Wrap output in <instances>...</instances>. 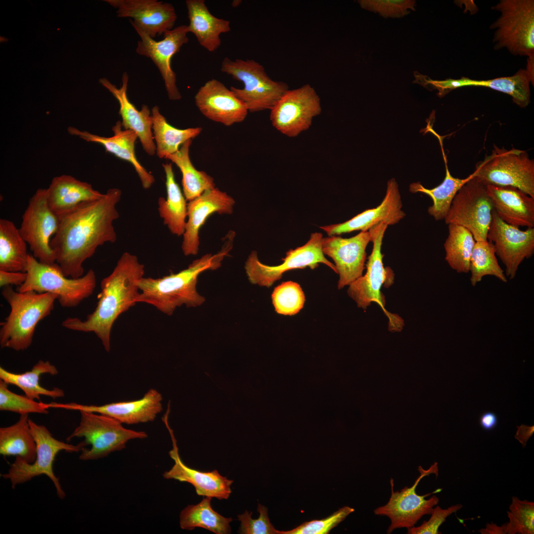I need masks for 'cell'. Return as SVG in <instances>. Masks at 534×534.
I'll return each instance as SVG.
<instances>
[{"label": "cell", "mask_w": 534, "mask_h": 534, "mask_svg": "<svg viewBox=\"0 0 534 534\" xmlns=\"http://www.w3.org/2000/svg\"><path fill=\"white\" fill-rule=\"evenodd\" d=\"M121 195L120 189L110 188L100 198L85 202L58 216V229L50 245L65 276H82L84 262L99 246L116 241L113 222L119 217L116 206Z\"/></svg>", "instance_id": "cell-1"}, {"label": "cell", "mask_w": 534, "mask_h": 534, "mask_svg": "<svg viewBox=\"0 0 534 534\" xmlns=\"http://www.w3.org/2000/svg\"><path fill=\"white\" fill-rule=\"evenodd\" d=\"M144 266L136 256L122 254L112 272L101 281V291L93 312L86 319L68 317L62 325L68 329L93 332L101 340L105 350L110 352L112 326L118 317L135 305L139 294L138 281L143 277Z\"/></svg>", "instance_id": "cell-2"}, {"label": "cell", "mask_w": 534, "mask_h": 534, "mask_svg": "<svg viewBox=\"0 0 534 534\" xmlns=\"http://www.w3.org/2000/svg\"><path fill=\"white\" fill-rule=\"evenodd\" d=\"M234 235L228 233L222 250L212 255L207 254L193 261L187 268L177 273L154 278L144 276L138 281L139 294L137 303L151 305L162 312L171 315L178 307L185 305L194 307L202 305L204 297L196 290L199 275L205 270H215L230 250Z\"/></svg>", "instance_id": "cell-3"}, {"label": "cell", "mask_w": 534, "mask_h": 534, "mask_svg": "<svg viewBox=\"0 0 534 534\" xmlns=\"http://www.w3.org/2000/svg\"><path fill=\"white\" fill-rule=\"evenodd\" d=\"M1 295L10 311L0 323V347L17 351L26 350L32 343L37 325L51 313L57 296L34 291L21 292L12 286L2 287Z\"/></svg>", "instance_id": "cell-4"}, {"label": "cell", "mask_w": 534, "mask_h": 534, "mask_svg": "<svg viewBox=\"0 0 534 534\" xmlns=\"http://www.w3.org/2000/svg\"><path fill=\"white\" fill-rule=\"evenodd\" d=\"M491 9L500 13L490 27L494 49L526 56L527 65L534 66V0H500Z\"/></svg>", "instance_id": "cell-5"}, {"label": "cell", "mask_w": 534, "mask_h": 534, "mask_svg": "<svg viewBox=\"0 0 534 534\" xmlns=\"http://www.w3.org/2000/svg\"><path fill=\"white\" fill-rule=\"evenodd\" d=\"M26 272L27 279L17 287V291L55 294L60 305L65 308L77 306L93 293L96 286V276L92 269L80 277L69 278L64 275L57 263L43 264L31 254L28 257Z\"/></svg>", "instance_id": "cell-6"}, {"label": "cell", "mask_w": 534, "mask_h": 534, "mask_svg": "<svg viewBox=\"0 0 534 534\" xmlns=\"http://www.w3.org/2000/svg\"><path fill=\"white\" fill-rule=\"evenodd\" d=\"M79 425L67 438L69 442L74 438H84L80 443L85 447L79 458L83 461L95 460L106 457L111 453L126 447L127 443L135 439L147 437L143 431L126 429L115 419L101 414L80 411Z\"/></svg>", "instance_id": "cell-7"}, {"label": "cell", "mask_w": 534, "mask_h": 534, "mask_svg": "<svg viewBox=\"0 0 534 534\" xmlns=\"http://www.w3.org/2000/svg\"><path fill=\"white\" fill-rule=\"evenodd\" d=\"M221 71L244 84L243 89L231 87L230 89L250 112L270 110L289 89L287 84L272 80L263 66L253 59L232 60L224 57Z\"/></svg>", "instance_id": "cell-8"}, {"label": "cell", "mask_w": 534, "mask_h": 534, "mask_svg": "<svg viewBox=\"0 0 534 534\" xmlns=\"http://www.w3.org/2000/svg\"><path fill=\"white\" fill-rule=\"evenodd\" d=\"M30 429L36 445V456L34 461L30 463L16 456L10 464L6 473L1 476L9 480L12 489L17 485L30 481L33 478L44 475L53 483L57 496L63 499L66 496L59 480L53 472V462L61 451L69 452H81L85 447L81 443L77 445L69 444L54 438L48 430L43 425H39L29 419Z\"/></svg>", "instance_id": "cell-9"}, {"label": "cell", "mask_w": 534, "mask_h": 534, "mask_svg": "<svg viewBox=\"0 0 534 534\" xmlns=\"http://www.w3.org/2000/svg\"><path fill=\"white\" fill-rule=\"evenodd\" d=\"M493 147L491 154L476 165L475 177L486 185L513 186L534 198V161L527 152Z\"/></svg>", "instance_id": "cell-10"}, {"label": "cell", "mask_w": 534, "mask_h": 534, "mask_svg": "<svg viewBox=\"0 0 534 534\" xmlns=\"http://www.w3.org/2000/svg\"><path fill=\"white\" fill-rule=\"evenodd\" d=\"M493 210L486 185L474 177L458 190L444 220L466 228L476 241H487Z\"/></svg>", "instance_id": "cell-11"}, {"label": "cell", "mask_w": 534, "mask_h": 534, "mask_svg": "<svg viewBox=\"0 0 534 534\" xmlns=\"http://www.w3.org/2000/svg\"><path fill=\"white\" fill-rule=\"evenodd\" d=\"M322 238L321 233H312L305 244L289 250L282 259V263L276 266L263 264L258 259L257 253L252 251L245 264L249 281L254 284L269 287L288 270L306 267L314 269L319 263L326 265L337 273L335 265L325 257L322 252Z\"/></svg>", "instance_id": "cell-12"}, {"label": "cell", "mask_w": 534, "mask_h": 534, "mask_svg": "<svg viewBox=\"0 0 534 534\" xmlns=\"http://www.w3.org/2000/svg\"><path fill=\"white\" fill-rule=\"evenodd\" d=\"M418 471L420 475L413 485L410 487H405L400 491H394V481L391 478V495L389 500L385 505L374 510L375 515L387 516L390 519L391 524L387 530V534H391L397 529H407L414 527L424 515L431 514L434 507L439 502V498L436 495H433L428 499H426L425 497L433 493L441 491V489L425 495H419L415 491L419 482L423 477L431 474H435L438 476V463L435 462L427 470H424L419 466Z\"/></svg>", "instance_id": "cell-13"}, {"label": "cell", "mask_w": 534, "mask_h": 534, "mask_svg": "<svg viewBox=\"0 0 534 534\" xmlns=\"http://www.w3.org/2000/svg\"><path fill=\"white\" fill-rule=\"evenodd\" d=\"M59 222V217L48 206L46 188L37 189L22 216L19 230L33 256L41 263H56L50 243L58 229Z\"/></svg>", "instance_id": "cell-14"}, {"label": "cell", "mask_w": 534, "mask_h": 534, "mask_svg": "<svg viewBox=\"0 0 534 534\" xmlns=\"http://www.w3.org/2000/svg\"><path fill=\"white\" fill-rule=\"evenodd\" d=\"M270 110L272 126L284 135L294 137L310 128L322 108L316 91L306 84L288 89Z\"/></svg>", "instance_id": "cell-15"}, {"label": "cell", "mask_w": 534, "mask_h": 534, "mask_svg": "<svg viewBox=\"0 0 534 534\" xmlns=\"http://www.w3.org/2000/svg\"><path fill=\"white\" fill-rule=\"evenodd\" d=\"M388 226L384 222H380L368 230L373 247L366 264V272L364 276L359 277L349 285L347 292L359 308L366 309L371 303L375 302L389 316L385 309V298L381 292V287L386 281L391 285L394 280L392 271L383 266V255L381 252L383 239Z\"/></svg>", "instance_id": "cell-16"}, {"label": "cell", "mask_w": 534, "mask_h": 534, "mask_svg": "<svg viewBox=\"0 0 534 534\" xmlns=\"http://www.w3.org/2000/svg\"><path fill=\"white\" fill-rule=\"evenodd\" d=\"M487 240L491 242L495 254L505 267L510 279L516 276L519 267L534 253V228L520 230L519 227L502 221L493 209Z\"/></svg>", "instance_id": "cell-17"}, {"label": "cell", "mask_w": 534, "mask_h": 534, "mask_svg": "<svg viewBox=\"0 0 534 534\" xmlns=\"http://www.w3.org/2000/svg\"><path fill=\"white\" fill-rule=\"evenodd\" d=\"M140 37L136 48L137 54L149 58L158 68L164 82L169 98H181L176 84V75L171 67V59L188 42L187 25H180L164 34L163 39L155 41L140 30L134 28Z\"/></svg>", "instance_id": "cell-18"}, {"label": "cell", "mask_w": 534, "mask_h": 534, "mask_svg": "<svg viewBox=\"0 0 534 534\" xmlns=\"http://www.w3.org/2000/svg\"><path fill=\"white\" fill-rule=\"evenodd\" d=\"M370 241L371 236L368 230L360 231L348 238L336 235L323 237L322 252L334 261L339 275V289L350 285L362 275L366 248Z\"/></svg>", "instance_id": "cell-19"}, {"label": "cell", "mask_w": 534, "mask_h": 534, "mask_svg": "<svg viewBox=\"0 0 534 534\" xmlns=\"http://www.w3.org/2000/svg\"><path fill=\"white\" fill-rule=\"evenodd\" d=\"M119 18H130L131 24L154 39L173 29L177 15L170 3L157 0H107Z\"/></svg>", "instance_id": "cell-20"}, {"label": "cell", "mask_w": 534, "mask_h": 534, "mask_svg": "<svg viewBox=\"0 0 534 534\" xmlns=\"http://www.w3.org/2000/svg\"><path fill=\"white\" fill-rule=\"evenodd\" d=\"M162 396L154 389L148 390L139 400L112 402L102 405L75 402L49 403L50 408L91 412L111 417L121 423L136 424L153 421L162 410Z\"/></svg>", "instance_id": "cell-21"}, {"label": "cell", "mask_w": 534, "mask_h": 534, "mask_svg": "<svg viewBox=\"0 0 534 534\" xmlns=\"http://www.w3.org/2000/svg\"><path fill=\"white\" fill-rule=\"evenodd\" d=\"M170 412V409H167L162 419L171 436L173 448L169 454L175 463L170 470L163 473V477L166 479H174L190 484L194 487L198 495L215 497L220 500L228 499L231 493L230 487L233 483V480L222 476L217 470L202 472L191 468L182 462L179 454L177 440L169 424Z\"/></svg>", "instance_id": "cell-22"}, {"label": "cell", "mask_w": 534, "mask_h": 534, "mask_svg": "<svg viewBox=\"0 0 534 534\" xmlns=\"http://www.w3.org/2000/svg\"><path fill=\"white\" fill-rule=\"evenodd\" d=\"M530 84L534 85V76L526 69H520L513 75L490 80H478L462 77L444 80L429 78L427 85L430 90H438L437 95L443 97L451 90L464 87H482L509 95L512 101L521 108L530 103Z\"/></svg>", "instance_id": "cell-23"}, {"label": "cell", "mask_w": 534, "mask_h": 534, "mask_svg": "<svg viewBox=\"0 0 534 534\" xmlns=\"http://www.w3.org/2000/svg\"><path fill=\"white\" fill-rule=\"evenodd\" d=\"M195 102L204 116L226 126L243 121L249 112L230 89L215 79L208 81L199 89Z\"/></svg>", "instance_id": "cell-24"}, {"label": "cell", "mask_w": 534, "mask_h": 534, "mask_svg": "<svg viewBox=\"0 0 534 534\" xmlns=\"http://www.w3.org/2000/svg\"><path fill=\"white\" fill-rule=\"evenodd\" d=\"M234 204L235 201L232 197L215 187L189 201L187 206V220L181 245L184 255L197 254L199 229L207 218L214 213L232 214Z\"/></svg>", "instance_id": "cell-25"}, {"label": "cell", "mask_w": 534, "mask_h": 534, "mask_svg": "<svg viewBox=\"0 0 534 534\" xmlns=\"http://www.w3.org/2000/svg\"><path fill=\"white\" fill-rule=\"evenodd\" d=\"M402 207L398 184L394 178H391L387 182L386 195L377 207L366 210L345 222L320 228L330 236L357 230L366 231L380 222L394 225L405 216Z\"/></svg>", "instance_id": "cell-26"}, {"label": "cell", "mask_w": 534, "mask_h": 534, "mask_svg": "<svg viewBox=\"0 0 534 534\" xmlns=\"http://www.w3.org/2000/svg\"><path fill=\"white\" fill-rule=\"evenodd\" d=\"M99 82L118 101L119 113L122 117V125L124 129L134 132L145 152L151 156L154 155L156 145L152 133L151 114L147 105H142L141 110H138L129 99L127 92L129 82L128 74L126 72L123 74L119 88L106 78L100 79Z\"/></svg>", "instance_id": "cell-27"}, {"label": "cell", "mask_w": 534, "mask_h": 534, "mask_svg": "<svg viewBox=\"0 0 534 534\" xmlns=\"http://www.w3.org/2000/svg\"><path fill=\"white\" fill-rule=\"evenodd\" d=\"M122 123L118 121L112 127L113 135L104 137L80 131L73 127L68 129L69 134L88 142L102 145L106 151L132 164L137 174L144 189L149 188L155 181L153 175L148 172L137 160L134 150L135 142L138 136L131 130H123Z\"/></svg>", "instance_id": "cell-28"}, {"label": "cell", "mask_w": 534, "mask_h": 534, "mask_svg": "<svg viewBox=\"0 0 534 534\" xmlns=\"http://www.w3.org/2000/svg\"><path fill=\"white\" fill-rule=\"evenodd\" d=\"M493 209L505 222L516 226H534V198L510 186L487 185Z\"/></svg>", "instance_id": "cell-29"}, {"label": "cell", "mask_w": 534, "mask_h": 534, "mask_svg": "<svg viewBox=\"0 0 534 534\" xmlns=\"http://www.w3.org/2000/svg\"><path fill=\"white\" fill-rule=\"evenodd\" d=\"M46 193L48 206L58 216L85 202L99 199L104 194L90 184L67 175L53 178Z\"/></svg>", "instance_id": "cell-30"}, {"label": "cell", "mask_w": 534, "mask_h": 534, "mask_svg": "<svg viewBox=\"0 0 534 534\" xmlns=\"http://www.w3.org/2000/svg\"><path fill=\"white\" fill-rule=\"evenodd\" d=\"M185 4L189 21L188 32L192 33L204 48L216 51L221 44L220 35L231 30L230 22L212 15L204 0H187Z\"/></svg>", "instance_id": "cell-31"}, {"label": "cell", "mask_w": 534, "mask_h": 534, "mask_svg": "<svg viewBox=\"0 0 534 534\" xmlns=\"http://www.w3.org/2000/svg\"><path fill=\"white\" fill-rule=\"evenodd\" d=\"M162 166L166 176L167 198L160 197L158 199V210L170 232L179 236L185 231L187 200L176 181L172 164H163Z\"/></svg>", "instance_id": "cell-32"}, {"label": "cell", "mask_w": 534, "mask_h": 534, "mask_svg": "<svg viewBox=\"0 0 534 534\" xmlns=\"http://www.w3.org/2000/svg\"><path fill=\"white\" fill-rule=\"evenodd\" d=\"M439 139L445 166V176L443 182L437 186L428 189L420 182L410 184L409 190L411 193L421 192L428 195L433 201L432 206L428 209V214L435 220H444L450 208L452 201L461 187L475 177L473 172L465 178H459L452 176L447 165L446 158L443 147L442 139L436 132L433 133Z\"/></svg>", "instance_id": "cell-33"}, {"label": "cell", "mask_w": 534, "mask_h": 534, "mask_svg": "<svg viewBox=\"0 0 534 534\" xmlns=\"http://www.w3.org/2000/svg\"><path fill=\"white\" fill-rule=\"evenodd\" d=\"M58 373L57 368L48 361L40 360L28 371L15 373L0 367V379L8 384L15 385L22 390L29 398L40 400L41 395L53 399L63 397L64 392L59 388L49 390L42 387L39 383L41 375Z\"/></svg>", "instance_id": "cell-34"}, {"label": "cell", "mask_w": 534, "mask_h": 534, "mask_svg": "<svg viewBox=\"0 0 534 534\" xmlns=\"http://www.w3.org/2000/svg\"><path fill=\"white\" fill-rule=\"evenodd\" d=\"M27 243L11 221L0 219V270L26 272Z\"/></svg>", "instance_id": "cell-35"}, {"label": "cell", "mask_w": 534, "mask_h": 534, "mask_svg": "<svg viewBox=\"0 0 534 534\" xmlns=\"http://www.w3.org/2000/svg\"><path fill=\"white\" fill-rule=\"evenodd\" d=\"M28 414L21 415L18 421L0 428V454L16 456L32 463L36 458V445L32 434Z\"/></svg>", "instance_id": "cell-36"}, {"label": "cell", "mask_w": 534, "mask_h": 534, "mask_svg": "<svg viewBox=\"0 0 534 534\" xmlns=\"http://www.w3.org/2000/svg\"><path fill=\"white\" fill-rule=\"evenodd\" d=\"M151 117L156 153L160 158H166L177 152L180 146L197 136L202 130L201 127L179 129L173 127L160 113L157 106L152 108Z\"/></svg>", "instance_id": "cell-37"}, {"label": "cell", "mask_w": 534, "mask_h": 534, "mask_svg": "<svg viewBox=\"0 0 534 534\" xmlns=\"http://www.w3.org/2000/svg\"><path fill=\"white\" fill-rule=\"evenodd\" d=\"M212 497L203 496L198 504L188 505L180 512L179 525L181 529L192 530L196 528L208 530L216 534L231 533V518H226L213 509Z\"/></svg>", "instance_id": "cell-38"}, {"label": "cell", "mask_w": 534, "mask_h": 534, "mask_svg": "<svg viewBox=\"0 0 534 534\" xmlns=\"http://www.w3.org/2000/svg\"><path fill=\"white\" fill-rule=\"evenodd\" d=\"M191 143L192 139L188 140L180 146L177 152L166 158L175 163L181 171L183 195L188 201L215 187L214 178L206 172L197 170L191 163L189 157Z\"/></svg>", "instance_id": "cell-39"}, {"label": "cell", "mask_w": 534, "mask_h": 534, "mask_svg": "<svg viewBox=\"0 0 534 534\" xmlns=\"http://www.w3.org/2000/svg\"><path fill=\"white\" fill-rule=\"evenodd\" d=\"M448 234L444 246L445 259L450 267L458 273L469 272L470 260L475 240L466 228L448 224Z\"/></svg>", "instance_id": "cell-40"}, {"label": "cell", "mask_w": 534, "mask_h": 534, "mask_svg": "<svg viewBox=\"0 0 534 534\" xmlns=\"http://www.w3.org/2000/svg\"><path fill=\"white\" fill-rule=\"evenodd\" d=\"M493 244L487 241H476L470 260V282L475 286L487 275L494 276L503 282L507 278L500 267L495 256Z\"/></svg>", "instance_id": "cell-41"}, {"label": "cell", "mask_w": 534, "mask_h": 534, "mask_svg": "<svg viewBox=\"0 0 534 534\" xmlns=\"http://www.w3.org/2000/svg\"><path fill=\"white\" fill-rule=\"evenodd\" d=\"M272 304L279 314L293 315L303 307L305 297L299 284L289 281L275 288L271 295Z\"/></svg>", "instance_id": "cell-42"}, {"label": "cell", "mask_w": 534, "mask_h": 534, "mask_svg": "<svg viewBox=\"0 0 534 534\" xmlns=\"http://www.w3.org/2000/svg\"><path fill=\"white\" fill-rule=\"evenodd\" d=\"M509 511L507 512L509 522L505 523L508 534H534V502L512 497Z\"/></svg>", "instance_id": "cell-43"}, {"label": "cell", "mask_w": 534, "mask_h": 534, "mask_svg": "<svg viewBox=\"0 0 534 534\" xmlns=\"http://www.w3.org/2000/svg\"><path fill=\"white\" fill-rule=\"evenodd\" d=\"M48 403L38 402L26 396L15 394L8 389V384L0 380V410L21 415L48 413Z\"/></svg>", "instance_id": "cell-44"}, {"label": "cell", "mask_w": 534, "mask_h": 534, "mask_svg": "<svg viewBox=\"0 0 534 534\" xmlns=\"http://www.w3.org/2000/svg\"><path fill=\"white\" fill-rule=\"evenodd\" d=\"M360 7L379 14L385 18H402L414 11L416 1L414 0H358Z\"/></svg>", "instance_id": "cell-45"}, {"label": "cell", "mask_w": 534, "mask_h": 534, "mask_svg": "<svg viewBox=\"0 0 534 534\" xmlns=\"http://www.w3.org/2000/svg\"><path fill=\"white\" fill-rule=\"evenodd\" d=\"M354 511L344 506L326 518L305 522L292 530L280 531V534H327Z\"/></svg>", "instance_id": "cell-46"}, {"label": "cell", "mask_w": 534, "mask_h": 534, "mask_svg": "<svg viewBox=\"0 0 534 534\" xmlns=\"http://www.w3.org/2000/svg\"><path fill=\"white\" fill-rule=\"evenodd\" d=\"M257 511L259 513L258 519L252 518V512L247 510L237 516L240 522L238 533L241 534H280L279 531L275 529L270 523L268 516V509L259 503Z\"/></svg>", "instance_id": "cell-47"}, {"label": "cell", "mask_w": 534, "mask_h": 534, "mask_svg": "<svg viewBox=\"0 0 534 534\" xmlns=\"http://www.w3.org/2000/svg\"><path fill=\"white\" fill-rule=\"evenodd\" d=\"M461 504L452 505L446 509H443L437 506L434 508L430 518L424 521L420 526L407 528L408 534H438L441 533L439 528L451 514L456 512L462 508Z\"/></svg>", "instance_id": "cell-48"}, {"label": "cell", "mask_w": 534, "mask_h": 534, "mask_svg": "<svg viewBox=\"0 0 534 534\" xmlns=\"http://www.w3.org/2000/svg\"><path fill=\"white\" fill-rule=\"evenodd\" d=\"M27 277L26 272L8 271L0 270V286L3 287L7 286L16 285L17 287L22 285Z\"/></svg>", "instance_id": "cell-49"}, {"label": "cell", "mask_w": 534, "mask_h": 534, "mask_svg": "<svg viewBox=\"0 0 534 534\" xmlns=\"http://www.w3.org/2000/svg\"><path fill=\"white\" fill-rule=\"evenodd\" d=\"M479 421L480 426L484 430L490 431L497 426L498 418L495 413L486 411L480 415Z\"/></svg>", "instance_id": "cell-50"}, {"label": "cell", "mask_w": 534, "mask_h": 534, "mask_svg": "<svg viewBox=\"0 0 534 534\" xmlns=\"http://www.w3.org/2000/svg\"><path fill=\"white\" fill-rule=\"evenodd\" d=\"M517 430L515 438L522 444L523 447H525L527 441L534 433V426H529L522 424L520 426H517Z\"/></svg>", "instance_id": "cell-51"}, {"label": "cell", "mask_w": 534, "mask_h": 534, "mask_svg": "<svg viewBox=\"0 0 534 534\" xmlns=\"http://www.w3.org/2000/svg\"><path fill=\"white\" fill-rule=\"evenodd\" d=\"M482 534H506L505 524L498 526L494 523L487 524L486 528L479 531Z\"/></svg>", "instance_id": "cell-52"}]
</instances>
